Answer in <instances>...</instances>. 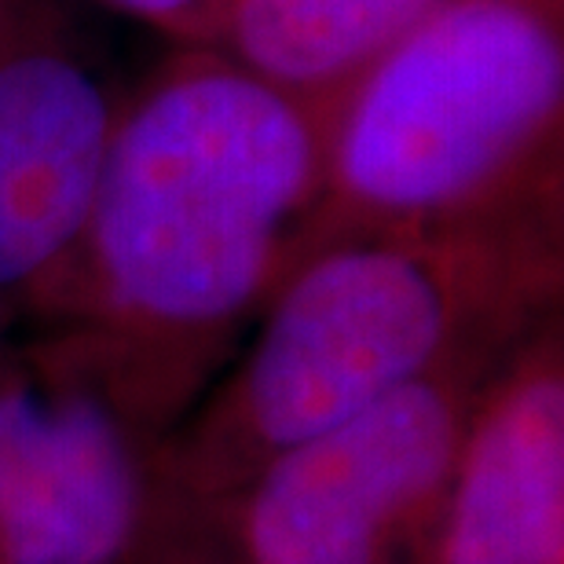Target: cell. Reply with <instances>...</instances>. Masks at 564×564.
<instances>
[{"label": "cell", "instance_id": "8992f818", "mask_svg": "<svg viewBox=\"0 0 564 564\" xmlns=\"http://www.w3.org/2000/svg\"><path fill=\"white\" fill-rule=\"evenodd\" d=\"M422 564H564L561 312L491 375Z\"/></svg>", "mask_w": 564, "mask_h": 564}, {"label": "cell", "instance_id": "3957f363", "mask_svg": "<svg viewBox=\"0 0 564 564\" xmlns=\"http://www.w3.org/2000/svg\"><path fill=\"white\" fill-rule=\"evenodd\" d=\"M561 8L444 0L334 110L308 250L561 209Z\"/></svg>", "mask_w": 564, "mask_h": 564}, {"label": "cell", "instance_id": "7a4b0ae2", "mask_svg": "<svg viewBox=\"0 0 564 564\" xmlns=\"http://www.w3.org/2000/svg\"><path fill=\"white\" fill-rule=\"evenodd\" d=\"M561 209L312 246L239 367L158 451L162 517L202 513L268 458L561 312Z\"/></svg>", "mask_w": 564, "mask_h": 564}, {"label": "cell", "instance_id": "52a82bcc", "mask_svg": "<svg viewBox=\"0 0 564 564\" xmlns=\"http://www.w3.org/2000/svg\"><path fill=\"white\" fill-rule=\"evenodd\" d=\"M118 110L77 55L0 41V301L48 286L82 242Z\"/></svg>", "mask_w": 564, "mask_h": 564}, {"label": "cell", "instance_id": "30bf717a", "mask_svg": "<svg viewBox=\"0 0 564 564\" xmlns=\"http://www.w3.org/2000/svg\"><path fill=\"white\" fill-rule=\"evenodd\" d=\"M104 8H115L121 15L140 19L147 26L173 33L180 41H191L202 48L209 37L213 15H217L220 0H99Z\"/></svg>", "mask_w": 564, "mask_h": 564}, {"label": "cell", "instance_id": "6da1fadb", "mask_svg": "<svg viewBox=\"0 0 564 564\" xmlns=\"http://www.w3.org/2000/svg\"><path fill=\"white\" fill-rule=\"evenodd\" d=\"M326 129L209 48L118 110L82 242L33 297L169 429L308 250Z\"/></svg>", "mask_w": 564, "mask_h": 564}, {"label": "cell", "instance_id": "7c38bea8", "mask_svg": "<svg viewBox=\"0 0 564 564\" xmlns=\"http://www.w3.org/2000/svg\"><path fill=\"white\" fill-rule=\"evenodd\" d=\"M524 4H543V8H561V0H524Z\"/></svg>", "mask_w": 564, "mask_h": 564}, {"label": "cell", "instance_id": "8fae6325", "mask_svg": "<svg viewBox=\"0 0 564 564\" xmlns=\"http://www.w3.org/2000/svg\"><path fill=\"white\" fill-rule=\"evenodd\" d=\"M8 348H4V312H0V375H4V364H8Z\"/></svg>", "mask_w": 564, "mask_h": 564}, {"label": "cell", "instance_id": "4fadbf2b", "mask_svg": "<svg viewBox=\"0 0 564 564\" xmlns=\"http://www.w3.org/2000/svg\"><path fill=\"white\" fill-rule=\"evenodd\" d=\"M0 26H4V0H0ZM0 41H4V33H0Z\"/></svg>", "mask_w": 564, "mask_h": 564}, {"label": "cell", "instance_id": "5b68a950", "mask_svg": "<svg viewBox=\"0 0 564 564\" xmlns=\"http://www.w3.org/2000/svg\"><path fill=\"white\" fill-rule=\"evenodd\" d=\"M169 436L70 337L0 375V564H129L162 517Z\"/></svg>", "mask_w": 564, "mask_h": 564}, {"label": "cell", "instance_id": "277c9868", "mask_svg": "<svg viewBox=\"0 0 564 564\" xmlns=\"http://www.w3.org/2000/svg\"><path fill=\"white\" fill-rule=\"evenodd\" d=\"M506 356L411 381L176 521L202 524L235 564H422L473 411Z\"/></svg>", "mask_w": 564, "mask_h": 564}, {"label": "cell", "instance_id": "9c48e42d", "mask_svg": "<svg viewBox=\"0 0 564 564\" xmlns=\"http://www.w3.org/2000/svg\"><path fill=\"white\" fill-rule=\"evenodd\" d=\"M129 564H235L206 528L176 517H158L154 532Z\"/></svg>", "mask_w": 564, "mask_h": 564}, {"label": "cell", "instance_id": "ba28073f", "mask_svg": "<svg viewBox=\"0 0 564 564\" xmlns=\"http://www.w3.org/2000/svg\"><path fill=\"white\" fill-rule=\"evenodd\" d=\"M444 0H220L202 48L334 118L341 99Z\"/></svg>", "mask_w": 564, "mask_h": 564}]
</instances>
